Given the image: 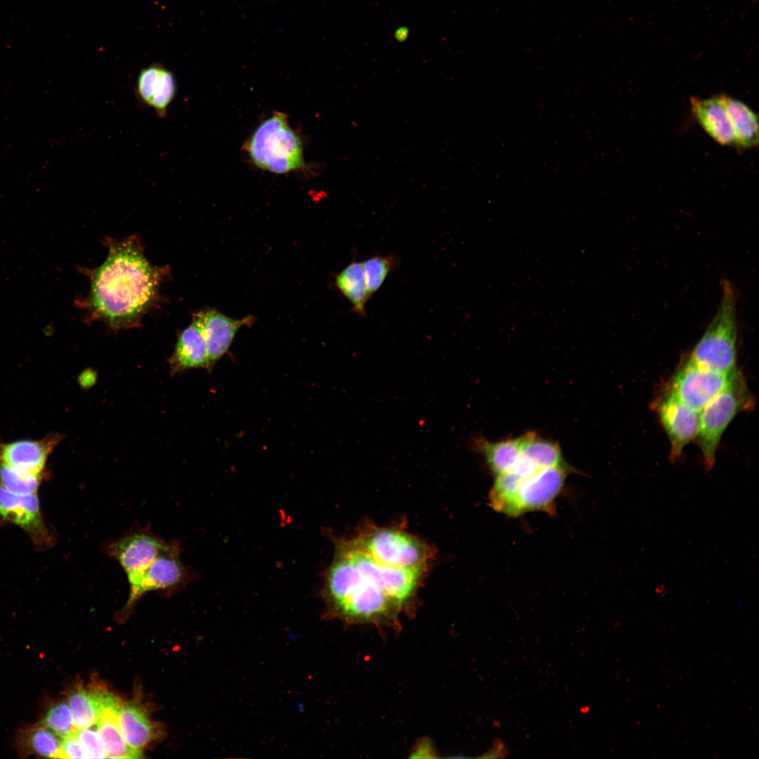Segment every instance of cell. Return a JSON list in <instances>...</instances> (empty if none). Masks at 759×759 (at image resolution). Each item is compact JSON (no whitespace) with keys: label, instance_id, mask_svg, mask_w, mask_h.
<instances>
[{"label":"cell","instance_id":"obj_30","mask_svg":"<svg viewBox=\"0 0 759 759\" xmlns=\"http://www.w3.org/2000/svg\"><path fill=\"white\" fill-rule=\"evenodd\" d=\"M75 734L81 743L86 758H105V744L97 729L91 727L77 729Z\"/></svg>","mask_w":759,"mask_h":759},{"label":"cell","instance_id":"obj_9","mask_svg":"<svg viewBox=\"0 0 759 759\" xmlns=\"http://www.w3.org/2000/svg\"><path fill=\"white\" fill-rule=\"evenodd\" d=\"M127 579L130 586L128 609L148 592L170 590L185 585L188 572L180 559L179 544L169 543L148 566Z\"/></svg>","mask_w":759,"mask_h":759},{"label":"cell","instance_id":"obj_7","mask_svg":"<svg viewBox=\"0 0 759 759\" xmlns=\"http://www.w3.org/2000/svg\"><path fill=\"white\" fill-rule=\"evenodd\" d=\"M336 547L344 551L358 569L370 579L399 609L413 595L422 568L402 569L382 564L358 549L350 540H338Z\"/></svg>","mask_w":759,"mask_h":759},{"label":"cell","instance_id":"obj_6","mask_svg":"<svg viewBox=\"0 0 759 759\" xmlns=\"http://www.w3.org/2000/svg\"><path fill=\"white\" fill-rule=\"evenodd\" d=\"M350 540L375 561L389 566L423 569L429 557L427 547L420 540L394 528H368Z\"/></svg>","mask_w":759,"mask_h":759},{"label":"cell","instance_id":"obj_4","mask_svg":"<svg viewBox=\"0 0 759 759\" xmlns=\"http://www.w3.org/2000/svg\"><path fill=\"white\" fill-rule=\"evenodd\" d=\"M244 148L256 167L271 173H289L304 164L301 141L281 112L261 122Z\"/></svg>","mask_w":759,"mask_h":759},{"label":"cell","instance_id":"obj_3","mask_svg":"<svg viewBox=\"0 0 759 759\" xmlns=\"http://www.w3.org/2000/svg\"><path fill=\"white\" fill-rule=\"evenodd\" d=\"M722 293L717 311L689 358L713 370L728 372L737 369V290L727 280L722 281Z\"/></svg>","mask_w":759,"mask_h":759},{"label":"cell","instance_id":"obj_1","mask_svg":"<svg viewBox=\"0 0 759 759\" xmlns=\"http://www.w3.org/2000/svg\"><path fill=\"white\" fill-rule=\"evenodd\" d=\"M109 249L91 277L90 309L113 329L135 326L157 299L164 270L148 262L134 239Z\"/></svg>","mask_w":759,"mask_h":759},{"label":"cell","instance_id":"obj_24","mask_svg":"<svg viewBox=\"0 0 759 759\" xmlns=\"http://www.w3.org/2000/svg\"><path fill=\"white\" fill-rule=\"evenodd\" d=\"M336 286L350 301L353 311L365 317V305L370 296L368 292L363 264L353 260L337 274Z\"/></svg>","mask_w":759,"mask_h":759},{"label":"cell","instance_id":"obj_17","mask_svg":"<svg viewBox=\"0 0 759 759\" xmlns=\"http://www.w3.org/2000/svg\"><path fill=\"white\" fill-rule=\"evenodd\" d=\"M692 113L703 129L717 143L737 148L734 132L727 111L718 95L690 98Z\"/></svg>","mask_w":759,"mask_h":759},{"label":"cell","instance_id":"obj_12","mask_svg":"<svg viewBox=\"0 0 759 759\" xmlns=\"http://www.w3.org/2000/svg\"><path fill=\"white\" fill-rule=\"evenodd\" d=\"M169 544L147 530H139L108 543L106 551L128 578L148 566Z\"/></svg>","mask_w":759,"mask_h":759},{"label":"cell","instance_id":"obj_2","mask_svg":"<svg viewBox=\"0 0 759 759\" xmlns=\"http://www.w3.org/2000/svg\"><path fill=\"white\" fill-rule=\"evenodd\" d=\"M323 595L330 614L347 621L381 619L398 609L338 547L326 571Z\"/></svg>","mask_w":759,"mask_h":759},{"label":"cell","instance_id":"obj_20","mask_svg":"<svg viewBox=\"0 0 759 759\" xmlns=\"http://www.w3.org/2000/svg\"><path fill=\"white\" fill-rule=\"evenodd\" d=\"M117 718L125 741L136 751L141 753V750L156 736L153 722L145 711L135 703L120 701Z\"/></svg>","mask_w":759,"mask_h":759},{"label":"cell","instance_id":"obj_5","mask_svg":"<svg viewBox=\"0 0 759 759\" xmlns=\"http://www.w3.org/2000/svg\"><path fill=\"white\" fill-rule=\"evenodd\" d=\"M753 405V398L740 373L725 390L715 396L699 411L695 437L702 453L703 465L710 471L715 462V453L722 436L735 416Z\"/></svg>","mask_w":759,"mask_h":759},{"label":"cell","instance_id":"obj_13","mask_svg":"<svg viewBox=\"0 0 759 759\" xmlns=\"http://www.w3.org/2000/svg\"><path fill=\"white\" fill-rule=\"evenodd\" d=\"M0 517L25 530L35 543L44 545L50 542L37 493L16 494L0 485Z\"/></svg>","mask_w":759,"mask_h":759},{"label":"cell","instance_id":"obj_19","mask_svg":"<svg viewBox=\"0 0 759 759\" xmlns=\"http://www.w3.org/2000/svg\"><path fill=\"white\" fill-rule=\"evenodd\" d=\"M169 365L171 375L193 368L207 369L205 342L199 328L193 322L180 334Z\"/></svg>","mask_w":759,"mask_h":759},{"label":"cell","instance_id":"obj_26","mask_svg":"<svg viewBox=\"0 0 759 759\" xmlns=\"http://www.w3.org/2000/svg\"><path fill=\"white\" fill-rule=\"evenodd\" d=\"M42 474L0 464V485L8 491L20 495L36 493Z\"/></svg>","mask_w":759,"mask_h":759},{"label":"cell","instance_id":"obj_21","mask_svg":"<svg viewBox=\"0 0 759 759\" xmlns=\"http://www.w3.org/2000/svg\"><path fill=\"white\" fill-rule=\"evenodd\" d=\"M473 450L481 455L495 476L512 471L521 455V438L498 442L475 436L471 440Z\"/></svg>","mask_w":759,"mask_h":759},{"label":"cell","instance_id":"obj_16","mask_svg":"<svg viewBox=\"0 0 759 759\" xmlns=\"http://www.w3.org/2000/svg\"><path fill=\"white\" fill-rule=\"evenodd\" d=\"M136 95L140 101L164 117L176 92L173 73L159 65L143 69L137 79Z\"/></svg>","mask_w":759,"mask_h":759},{"label":"cell","instance_id":"obj_15","mask_svg":"<svg viewBox=\"0 0 759 759\" xmlns=\"http://www.w3.org/2000/svg\"><path fill=\"white\" fill-rule=\"evenodd\" d=\"M62 439V434L53 433L37 441H0V464L42 474L48 457Z\"/></svg>","mask_w":759,"mask_h":759},{"label":"cell","instance_id":"obj_29","mask_svg":"<svg viewBox=\"0 0 759 759\" xmlns=\"http://www.w3.org/2000/svg\"><path fill=\"white\" fill-rule=\"evenodd\" d=\"M41 725L49 728L62 739L74 734L77 730L68 703L65 701L52 706L43 718Z\"/></svg>","mask_w":759,"mask_h":759},{"label":"cell","instance_id":"obj_22","mask_svg":"<svg viewBox=\"0 0 759 759\" xmlns=\"http://www.w3.org/2000/svg\"><path fill=\"white\" fill-rule=\"evenodd\" d=\"M731 122L737 148L748 149L758 144V118L743 101L725 94L718 95Z\"/></svg>","mask_w":759,"mask_h":759},{"label":"cell","instance_id":"obj_10","mask_svg":"<svg viewBox=\"0 0 759 759\" xmlns=\"http://www.w3.org/2000/svg\"><path fill=\"white\" fill-rule=\"evenodd\" d=\"M567 466L547 467L522 479L508 516L518 517L529 512H553L569 472Z\"/></svg>","mask_w":759,"mask_h":759},{"label":"cell","instance_id":"obj_18","mask_svg":"<svg viewBox=\"0 0 759 759\" xmlns=\"http://www.w3.org/2000/svg\"><path fill=\"white\" fill-rule=\"evenodd\" d=\"M118 699L100 687H77L70 693L67 701L74 727L77 729L92 727L98 722L103 708Z\"/></svg>","mask_w":759,"mask_h":759},{"label":"cell","instance_id":"obj_32","mask_svg":"<svg viewBox=\"0 0 759 759\" xmlns=\"http://www.w3.org/2000/svg\"><path fill=\"white\" fill-rule=\"evenodd\" d=\"M96 381V373L91 369L84 370L79 378V382L83 388L92 387Z\"/></svg>","mask_w":759,"mask_h":759},{"label":"cell","instance_id":"obj_14","mask_svg":"<svg viewBox=\"0 0 759 759\" xmlns=\"http://www.w3.org/2000/svg\"><path fill=\"white\" fill-rule=\"evenodd\" d=\"M252 320L251 316L233 319L213 309L200 311L193 316V323L199 328L205 342L207 369H212L226 353L238 330Z\"/></svg>","mask_w":759,"mask_h":759},{"label":"cell","instance_id":"obj_23","mask_svg":"<svg viewBox=\"0 0 759 759\" xmlns=\"http://www.w3.org/2000/svg\"><path fill=\"white\" fill-rule=\"evenodd\" d=\"M120 701L105 706L96 722L97 730L105 744L106 758H136L141 753L132 749L125 741L117 718V708Z\"/></svg>","mask_w":759,"mask_h":759},{"label":"cell","instance_id":"obj_28","mask_svg":"<svg viewBox=\"0 0 759 759\" xmlns=\"http://www.w3.org/2000/svg\"><path fill=\"white\" fill-rule=\"evenodd\" d=\"M27 737L28 748L33 753L44 758H60L62 738L49 728L40 725Z\"/></svg>","mask_w":759,"mask_h":759},{"label":"cell","instance_id":"obj_8","mask_svg":"<svg viewBox=\"0 0 759 759\" xmlns=\"http://www.w3.org/2000/svg\"><path fill=\"white\" fill-rule=\"evenodd\" d=\"M738 369L723 372L701 367L689 358L671 377L666 391L699 412L739 375Z\"/></svg>","mask_w":759,"mask_h":759},{"label":"cell","instance_id":"obj_31","mask_svg":"<svg viewBox=\"0 0 759 759\" xmlns=\"http://www.w3.org/2000/svg\"><path fill=\"white\" fill-rule=\"evenodd\" d=\"M60 758H86L75 732L62 739Z\"/></svg>","mask_w":759,"mask_h":759},{"label":"cell","instance_id":"obj_27","mask_svg":"<svg viewBox=\"0 0 759 759\" xmlns=\"http://www.w3.org/2000/svg\"><path fill=\"white\" fill-rule=\"evenodd\" d=\"M363 268L370 297L383 285L389 273L398 264L394 256L375 255L364 261Z\"/></svg>","mask_w":759,"mask_h":759},{"label":"cell","instance_id":"obj_11","mask_svg":"<svg viewBox=\"0 0 759 759\" xmlns=\"http://www.w3.org/2000/svg\"><path fill=\"white\" fill-rule=\"evenodd\" d=\"M670 443V460L675 462L684 448L695 439L699 412L691 408L674 395L665 391L654 405Z\"/></svg>","mask_w":759,"mask_h":759},{"label":"cell","instance_id":"obj_25","mask_svg":"<svg viewBox=\"0 0 759 759\" xmlns=\"http://www.w3.org/2000/svg\"><path fill=\"white\" fill-rule=\"evenodd\" d=\"M521 454L539 469L567 466L558 444L534 432L520 436Z\"/></svg>","mask_w":759,"mask_h":759}]
</instances>
